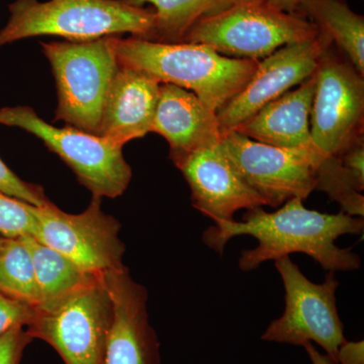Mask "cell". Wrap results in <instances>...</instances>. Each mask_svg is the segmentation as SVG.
I'll list each match as a JSON object with an SVG mask.
<instances>
[{
    "mask_svg": "<svg viewBox=\"0 0 364 364\" xmlns=\"http://www.w3.org/2000/svg\"><path fill=\"white\" fill-rule=\"evenodd\" d=\"M303 203L301 198H293L275 212H265L259 207L248 210L243 221L215 222V226L203 233V242L222 254L234 237H254L258 245L244 250L239 258V268L243 272L293 253L306 254L328 272L358 269L360 257L350 249L338 247L336 240L343 235L363 233V218L343 212L324 214L306 208Z\"/></svg>",
    "mask_w": 364,
    "mask_h": 364,
    "instance_id": "obj_1",
    "label": "cell"
},
{
    "mask_svg": "<svg viewBox=\"0 0 364 364\" xmlns=\"http://www.w3.org/2000/svg\"><path fill=\"white\" fill-rule=\"evenodd\" d=\"M119 63L158 82L191 91L217 112L240 92L258 65L256 60L223 56L207 45L161 43L141 38L109 37Z\"/></svg>",
    "mask_w": 364,
    "mask_h": 364,
    "instance_id": "obj_2",
    "label": "cell"
},
{
    "mask_svg": "<svg viewBox=\"0 0 364 364\" xmlns=\"http://www.w3.org/2000/svg\"><path fill=\"white\" fill-rule=\"evenodd\" d=\"M0 30V48L40 36L85 42L131 33L145 38L154 26V11L124 0H16Z\"/></svg>",
    "mask_w": 364,
    "mask_h": 364,
    "instance_id": "obj_3",
    "label": "cell"
},
{
    "mask_svg": "<svg viewBox=\"0 0 364 364\" xmlns=\"http://www.w3.org/2000/svg\"><path fill=\"white\" fill-rule=\"evenodd\" d=\"M312 21L259 0H235L220 13L196 21L183 43L207 45L223 56L259 61L279 48L318 35Z\"/></svg>",
    "mask_w": 364,
    "mask_h": 364,
    "instance_id": "obj_4",
    "label": "cell"
},
{
    "mask_svg": "<svg viewBox=\"0 0 364 364\" xmlns=\"http://www.w3.org/2000/svg\"><path fill=\"white\" fill-rule=\"evenodd\" d=\"M56 81L55 121L97 135L107 91L119 67L109 37L41 43Z\"/></svg>",
    "mask_w": 364,
    "mask_h": 364,
    "instance_id": "obj_5",
    "label": "cell"
},
{
    "mask_svg": "<svg viewBox=\"0 0 364 364\" xmlns=\"http://www.w3.org/2000/svg\"><path fill=\"white\" fill-rule=\"evenodd\" d=\"M0 124L21 129L40 139L92 196L116 198L130 184L133 172L124 159V147L109 139L70 126H53L26 105L0 109Z\"/></svg>",
    "mask_w": 364,
    "mask_h": 364,
    "instance_id": "obj_6",
    "label": "cell"
},
{
    "mask_svg": "<svg viewBox=\"0 0 364 364\" xmlns=\"http://www.w3.org/2000/svg\"><path fill=\"white\" fill-rule=\"evenodd\" d=\"M112 303L102 277L36 306L26 331L52 346L65 364H104Z\"/></svg>",
    "mask_w": 364,
    "mask_h": 364,
    "instance_id": "obj_7",
    "label": "cell"
},
{
    "mask_svg": "<svg viewBox=\"0 0 364 364\" xmlns=\"http://www.w3.org/2000/svg\"><path fill=\"white\" fill-rule=\"evenodd\" d=\"M275 268L286 289V309L282 317L270 323L261 338L298 346L316 342L338 364L340 346L347 340L337 310L339 282L334 272H328L322 284H315L306 279L289 256L275 261Z\"/></svg>",
    "mask_w": 364,
    "mask_h": 364,
    "instance_id": "obj_8",
    "label": "cell"
},
{
    "mask_svg": "<svg viewBox=\"0 0 364 364\" xmlns=\"http://www.w3.org/2000/svg\"><path fill=\"white\" fill-rule=\"evenodd\" d=\"M100 196H92L80 214H67L52 202L31 205L36 219L33 238L63 254L88 274L102 277L124 267L126 247L119 239L121 224L105 214Z\"/></svg>",
    "mask_w": 364,
    "mask_h": 364,
    "instance_id": "obj_9",
    "label": "cell"
},
{
    "mask_svg": "<svg viewBox=\"0 0 364 364\" xmlns=\"http://www.w3.org/2000/svg\"><path fill=\"white\" fill-rule=\"evenodd\" d=\"M221 145L239 176L268 207L293 198L305 200L316 191V166L323 152L314 144L275 147L232 130L223 133Z\"/></svg>",
    "mask_w": 364,
    "mask_h": 364,
    "instance_id": "obj_10",
    "label": "cell"
},
{
    "mask_svg": "<svg viewBox=\"0 0 364 364\" xmlns=\"http://www.w3.org/2000/svg\"><path fill=\"white\" fill-rule=\"evenodd\" d=\"M316 77L310 117L312 142L324 154L339 157L363 139V76L348 60L329 49L321 58Z\"/></svg>",
    "mask_w": 364,
    "mask_h": 364,
    "instance_id": "obj_11",
    "label": "cell"
},
{
    "mask_svg": "<svg viewBox=\"0 0 364 364\" xmlns=\"http://www.w3.org/2000/svg\"><path fill=\"white\" fill-rule=\"evenodd\" d=\"M332 44L320 32L313 39L284 46L258 62L247 85L217 112L222 133L234 130L261 107L311 77Z\"/></svg>",
    "mask_w": 364,
    "mask_h": 364,
    "instance_id": "obj_12",
    "label": "cell"
},
{
    "mask_svg": "<svg viewBox=\"0 0 364 364\" xmlns=\"http://www.w3.org/2000/svg\"><path fill=\"white\" fill-rule=\"evenodd\" d=\"M112 303L104 364H160V345L148 315V291L128 268L102 275Z\"/></svg>",
    "mask_w": 364,
    "mask_h": 364,
    "instance_id": "obj_13",
    "label": "cell"
},
{
    "mask_svg": "<svg viewBox=\"0 0 364 364\" xmlns=\"http://www.w3.org/2000/svg\"><path fill=\"white\" fill-rule=\"evenodd\" d=\"M176 165L188 181L193 207L214 223L234 221L238 210L265 205L239 176L221 142L196 151Z\"/></svg>",
    "mask_w": 364,
    "mask_h": 364,
    "instance_id": "obj_14",
    "label": "cell"
},
{
    "mask_svg": "<svg viewBox=\"0 0 364 364\" xmlns=\"http://www.w3.org/2000/svg\"><path fill=\"white\" fill-rule=\"evenodd\" d=\"M151 132L169 144L174 164L191 153L221 142L223 133L217 112L195 93L161 83Z\"/></svg>",
    "mask_w": 364,
    "mask_h": 364,
    "instance_id": "obj_15",
    "label": "cell"
},
{
    "mask_svg": "<svg viewBox=\"0 0 364 364\" xmlns=\"http://www.w3.org/2000/svg\"><path fill=\"white\" fill-rule=\"evenodd\" d=\"M160 85L152 76L119 62L105 97L97 136L124 147L150 133Z\"/></svg>",
    "mask_w": 364,
    "mask_h": 364,
    "instance_id": "obj_16",
    "label": "cell"
},
{
    "mask_svg": "<svg viewBox=\"0 0 364 364\" xmlns=\"http://www.w3.org/2000/svg\"><path fill=\"white\" fill-rule=\"evenodd\" d=\"M317 77L313 74L282 97L261 107L234 131L257 142L282 148L312 145L310 117Z\"/></svg>",
    "mask_w": 364,
    "mask_h": 364,
    "instance_id": "obj_17",
    "label": "cell"
},
{
    "mask_svg": "<svg viewBox=\"0 0 364 364\" xmlns=\"http://www.w3.org/2000/svg\"><path fill=\"white\" fill-rule=\"evenodd\" d=\"M299 16L317 26L345 53L360 75L364 74V18L344 0H301Z\"/></svg>",
    "mask_w": 364,
    "mask_h": 364,
    "instance_id": "obj_18",
    "label": "cell"
},
{
    "mask_svg": "<svg viewBox=\"0 0 364 364\" xmlns=\"http://www.w3.org/2000/svg\"><path fill=\"white\" fill-rule=\"evenodd\" d=\"M132 6H152L155 21L143 39L161 43H182L196 21L220 13L235 0H124ZM142 39V38H141Z\"/></svg>",
    "mask_w": 364,
    "mask_h": 364,
    "instance_id": "obj_19",
    "label": "cell"
},
{
    "mask_svg": "<svg viewBox=\"0 0 364 364\" xmlns=\"http://www.w3.org/2000/svg\"><path fill=\"white\" fill-rule=\"evenodd\" d=\"M23 238L32 255L40 289V305L63 298L98 279L86 273L63 254L41 243L32 236Z\"/></svg>",
    "mask_w": 364,
    "mask_h": 364,
    "instance_id": "obj_20",
    "label": "cell"
},
{
    "mask_svg": "<svg viewBox=\"0 0 364 364\" xmlns=\"http://www.w3.org/2000/svg\"><path fill=\"white\" fill-rule=\"evenodd\" d=\"M0 291L35 308L41 304L32 255L23 237L6 238L0 247Z\"/></svg>",
    "mask_w": 364,
    "mask_h": 364,
    "instance_id": "obj_21",
    "label": "cell"
},
{
    "mask_svg": "<svg viewBox=\"0 0 364 364\" xmlns=\"http://www.w3.org/2000/svg\"><path fill=\"white\" fill-rule=\"evenodd\" d=\"M316 191H324L332 200L338 203L341 212L363 218V191L348 173L338 156L322 154L316 166Z\"/></svg>",
    "mask_w": 364,
    "mask_h": 364,
    "instance_id": "obj_22",
    "label": "cell"
},
{
    "mask_svg": "<svg viewBox=\"0 0 364 364\" xmlns=\"http://www.w3.org/2000/svg\"><path fill=\"white\" fill-rule=\"evenodd\" d=\"M30 205L0 191V236L4 238L33 237L36 219Z\"/></svg>",
    "mask_w": 364,
    "mask_h": 364,
    "instance_id": "obj_23",
    "label": "cell"
},
{
    "mask_svg": "<svg viewBox=\"0 0 364 364\" xmlns=\"http://www.w3.org/2000/svg\"><path fill=\"white\" fill-rule=\"evenodd\" d=\"M0 191L26 203L43 207L50 203L42 186L23 181L0 159Z\"/></svg>",
    "mask_w": 364,
    "mask_h": 364,
    "instance_id": "obj_24",
    "label": "cell"
},
{
    "mask_svg": "<svg viewBox=\"0 0 364 364\" xmlns=\"http://www.w3.org/2000/svg\"><path fill=\"white\" fill-rule=\"evenodd\" d=\"M33 313L35 306L9 298L0 291V337L14 327L26 328Z\"/></svg>",
    "mask_w": 364,
    "mask_h": 364,
    "instance_id": "obj_25",
    "label": "cell"
},
{
    "mask_svg": "<svg viewBox=\"0 0 364 364\" xmlns=\"http://www.w3.org/2000/svg\"><path fill=\"white\" fill-rule=\"evenodd\" d=\"M23 327H14L0 337V364H20L23 351L32 342Z\"/></svg>",
    "mask_w": 364,
    "mask_h": 364,
    "instance_id": "obj_26",
    "label": "cell"
},
{
    "mask_svg": "<svg viewBox=\"0 0 364 364\" xmlns=\"http://www.w3.org/2000/svg\"><path fill=\"white\" fill-rule=\"evenodd\" d=\"M342 164L358 184L361 191L364 189V143L363 139L345 151L341 156Z\"/></svg>",
    "mask_w": 364,
    "mask_h": 364,
    "instance_id": "obj_27",
    "label": "cell"
},
{
    "mask_svg": "<svg viewBox=\"0 0 364 364\" xmlns=\"http://www.w3.org/2000/svg\"><path fill=\"white\" fill-rule=\"evenodd\" d=\"M338 364H364L363 341L348 342L340 346Z\"/></svg>",
    "mask_w": 364,
    "mask_h": 364,
    "instance_id": "obj_28",
    "label": "cell"
},
{
    "mask_svg": "<svg viewBox=\"0 0 364 364\" xmlns=\"http://www.w3.org/2000/svg\"><path fill=\"white\" fill-rule=\"evenodd\" d=\"M259 1L264 2L268 6L284 11V13L298 14L299 16L301 0H259Z\"/></svg>",
    "mask_w": 364,
    "mask_h": 364,
    "instance_id": "obj_29",
    "label": "cell"
},
{
    "mask_svg": "<svg viewBox=\"0 0 364 364\" xmlns=\"http://www.w3.org/2000/svg\"><path fill=\"white\" fill-rule=\"evenodd\" d=\"M306 353L313 364H336L332 360L327 354H322L318 351V349L312 344V342L304 344Z\"/></svg>",
    "mask_w": 364,
    "mask_h": 364,
    "instance_id": "obj_30",
    "label": "cell"
},
{
    "mask_svg": "<svg viewBox=\"0 0 364 364\" xmlns=\"http://www.w3.org/2000/svg\"><path fill=\"white\" fill-rule=\"evenodd\" d=\"M4 240H6V238H4V237L0 236V247H1Z\"/></svg>",
    "mask_w": 364,
    "mask_h": 364,
    "instance_id": "obj_31",
    "label": "cell"
}]
</instances>
